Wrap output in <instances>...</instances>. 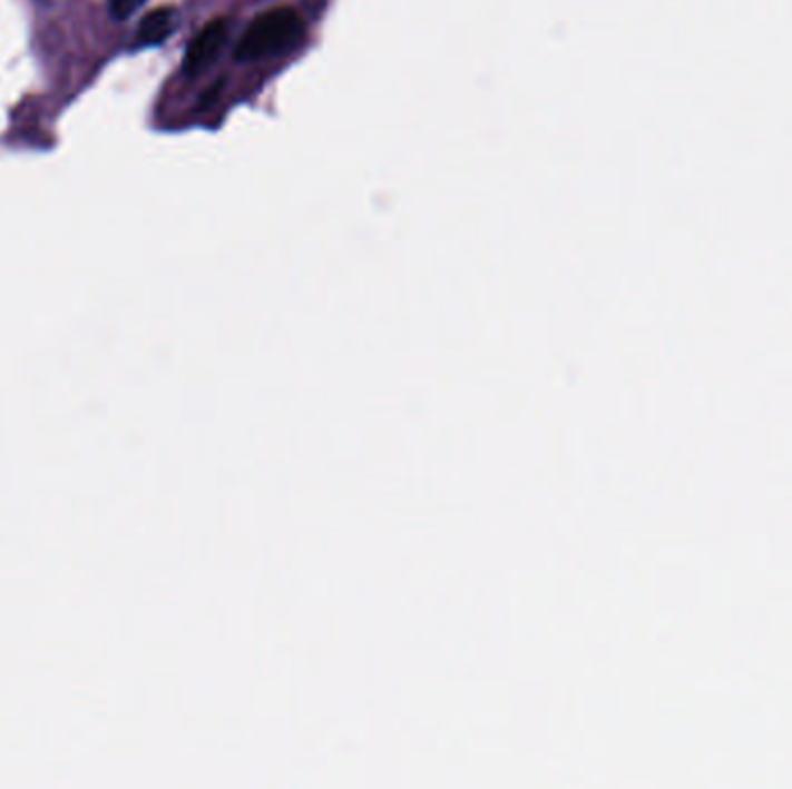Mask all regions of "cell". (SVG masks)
<instances>
[{
    "instance_id": "4",
    "label": "cell",
    "mask_w": 792,
    "mask_h": 789,
    "mask_svg": "<svg viewBox=\"0 0 792 789\" xmlns=\"http://www.w3.org/2000/svg\"><path fill=\"white\" fill-rule=\"evenodd\" d=\"M144 0H109V10L114 14V19H128Z\"/></svg>"
},
{
    "instance_id": "1",
    "label": "cell",
    "mask_w": 792,
    "mask_h": 789,
    "mask_svg": "<svg viewBox=\"0 0 792 789\" xmlns=\"http://www.w3.org/2000/svg\"><path fill=\"white\" fill-rule=\"evenodd\" d=\"M306 36L304 17L287 6L260 12L244 31L234 58L237 61H260L283 51L295 49Z\"/></svg>"
},
{
    "instance_id": "2",
    "label": "cell",
    "mask_w": 792,
    "mask_h": 789,
    "mask_svg": "<svg viewBox=\"0 0 792 789\" xmlns=\"http://www.w3.org/2000/svg\"><path fill=\"white\" fill-rule=\"evenodd\" d=\"M227 38H229L227 19L209 21L188 45L184 56V72L188 77H197L204 70H209L216 63V58L223 51Z\"/></svg>"
},
{
    "instance_id": "3",
    "label": "cell",
    "mask_w": 792,
    "mask_h": 789,
    "mask_svg": "<svg viewBox=\"0 0 792 789\" xmlns=\"http://www.w3.org/2000/svg\"><path fill=\"white\" fill-rule=\"evenodd\" d=\"M176 26V12L172 8H156L146 14L137 28V47L163 45Z\"/></svg>"
}]
</instances>
